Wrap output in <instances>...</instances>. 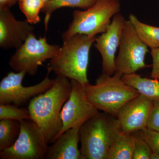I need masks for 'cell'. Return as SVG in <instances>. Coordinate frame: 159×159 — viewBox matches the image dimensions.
<instances>
[{
    "mask_svg": "<svg viewBox=\"0 0 159 159\" xmlns=\"http://www.w3.org/2000/svg\"><path fill=\"white\" fill-rule=\"evenodd\" d=\"M69 80L57 76L51 88L29 102L28 108L31 120L39 127L48 145L57 139L62 128L60 113L70 94Z\"/></svg>",
    "mask_w": 159,
    "mask_h": 159,
    "instance_id": "cell-1",
    "label": "cell"
},
{
    "mask_svg": "<svg viewBox=\"0 0 159 159\" xmlns=\"http://www.w3.org/2000/svg\"><path fill=\"white\" fill-rule=\"evenodd\" d=\"M97 36L77 34L64 42L48 70L57 76L75 80L84 85L89 83L87 70L89 54Z\"/></svg>",
    "mask_w": 159,
    "mask_h": 159,
    "instance_id": "cell-2",
    "label": "cell"
},
{
    "mask_svg": "<svg viewBox=\"0 0 159 159\" xmlns=\"http://www.w3.org/2000/svg\"><path fill=\"white\" fill-rule=\"evenodd\" d=\"M121 131L119 119L112 115L99 112L91 117L79 128L82 159H107L111 145Z\"/></svg>",
    "mask_w": 159,
    "mask_h": 159,
    "instance_id": "cell-3",
    "label": "cell"
},
{
    "mask_svg": "<svg viewBox=\"0 0 159 159\" xmlns=\"http://www.w3.org/2000/svg\"><path fill=\"white\" fill-rule=\"evenodd\" d=\"M122 74L102 73L95 84L84 85L86 96L92 104L102 112L117 117L119 110L126 102L140 93L122 79Z\"/></svg>",
    "mask_w": 159,
    "mask_h": 159,
    "instance_id": "cell-4",
    "label": "cell"
},
{
    "mask_svg": "<svg viewBox=\"0 0 159 159\" xmlns=\"http://www.w3.org/2000/svg\"><path fill=\"white\" fill-rule=\"evenodd\" d=\"M119 0H97L95 4L84 11L76 10L73 13V20L66 31L61 34L65 42L77 34L96 36L106 31L111 19L119 13Z\"/></svg>",
    "mask_w": 159,
    "mask_h": 159,
    "instance_id": "cell-5",
    "label": "cell"
},
{
    "mask_svg": "<svg viewBox=\"0 0 159 159\" xmlns=\"http://www.w3.org/2000/svg\"><path fill=\"white\" fill-rule=\"evenodd\" d=\"M60 48L59 46L49 44L45 36L37 39L34 33H31L10 57L9 66L16 72L24 71L34 76L39 67L54 58Z\"/></svg>",
    "mask_w": 159,
    "mask_h": 159,
    "instance_id": "cell-6",
    "label": "cell"
},
{
    "mask_svg": "<svg viewBox=\"0 0 159 159\" xmlns=\"http://www.w3.org/2000/svg\"><path fill=\"white\" fill-rule=\"evenodd\" d=\"M19 122L17 139L11 147L0 152V159H45L48 146L39 127L31 119Z\"/></svg>",
    "mask_w": 159,
    "mask_h": 159,
    "instance_id": "cell-7",
    "label": "cell"
},
{
    "mask_svg": "<svg viewBox=\"0 0 159 159\" xmlns=\"http://www.w3.org/2000/svg\"><path fill=\"white\" fill-rule=\"evenodd\" d=\"M148 52V47L139 37L132 23L126 20L115 60L116 72L126 75L148 67L145 63Z\"/></svg>",
    "mask_w": 159,
    "mask_h": 159,
    "instance_id": "cell-8",
    "label": "cell"
},
{
    "mask_svg": "<svg viewBox=\"0 0 159 159\" xmlns=\"http://www.w3.org/2000/svg\"><path fill=\"white\" fill-rule=\"evenodd\" d=\"M51 71L48 70L47 76L39 83L31 86L22 85L27 73L24 71L9 72L0 82V104H13L20 107L34 97L43 93L54 84V80L49 78Z\"/></svg>",
    "mask_w": 159,
    "mask_h": 159,
    "instance_id": "cell-9",
    "label": "cell"
},
{
    "mask_svg": "<svg viewBox=\"0 0 159 159\" xmlns=\"http://www.w3.org/2000/svg\"><path fill=\"white\" fill-rule=\"evenodd\" d=\"M70 83V97L61 112L62 127L58 138L70 129H79L88 119L99 112L87 98L84 85L75 80H71Z\"/></svg>",
    "mask_w": 159,
    "mask_h": 159,
    "instance_id": "cell-10",
    "label": "cell"
},
{
    "mask_svg": "<svg viewBox=\"0 0 159 159\" xmlns=\"http://www.w3.org/2000/svg\"><path fill=\"white\" fill-rule=\"evenodd\" d=\"M125 21L121 13L115 15L106 31L97 37L94 43V47L102 57V73L109 75L116 73V54L120 45Z\"/></svg>",
    "mask_w": 159,
    "mask_h": 159,
    "instance_id": "cell-11",
    "label": "cell"
},
{
    "mask_svg": "<svg viewBox=\"0 0 159 159\" xmlns=\"http://www.w3.org/2000/svg\"><path fill=\"white\" fill-rule=\"evenodd\" d=\"M153 100L140 94L121 107L117 118L123 133L135 132L147 128Z\"/></svg>",
    "mask_w": 159,
    "mask_h": 159,
    "instance_id": "cell-12",
    "label": "cell"
},
{
    "mask_svg": "<svg viewBox=\"0 0 159 159\" xmlns=\"http://www.w3.org/2000/svg\"><path fill=\"white\" fill-rule=\"evenodd\" d=\"M34 30V27L26 20H16L10 9H0L1 48H18Z\"/></svg>",
    "mask_w": 159,
    "mask_h": 159,
    "instance_id": "cell-13",
    "label": "cell"
},
{
    "mask_svg": "<svg viewBox=\"0 0 159 159\" xmlns=\"http://www.w3.org/2000/svg\"><path fill=\"white\" fill-rule=\"evenodd\" d=\"M79 142V129H70L48 146L45 159H82Z\"/></svg>",
    "mask_w": 159,
    "mask_h": 159,
    "instance_id": "cell-14",
    "label": "cell"
},
{
    "mask_svg": "<svg viewBox=\"0 0 159 159\" xmlns=\"http://www.w3.org/2000/svg\"><path fill=\"white\" fill-rule=\"evenodd\" d=\"M136 132L118 134L111 145L107 159H133Z\"/></svg>",
    "mask_w": 159,
    "mask_h": 159,
    "instance_id": "cell-15",
    "label": "cell"
},
{
    "mask_svg": "<svg viewBox=\"0 0 159 159\" xmlns=\"http://www.w3.org/2000/svg\"><path fill=\"white\" fill-rule=\"evenodd\" d=\"M122 79L128 85L152 100L159 99V80L141 77L136 73L125 74Z\"/></svg>",
    "mask_w": 159,
    "mask_h": 159,
    "instance_id": "cell-16",
    "label": "cell"
},
{
    "mask_svg": "<svg viewBox=\"0 0 159 159\" xmlns=\"http://www.w3.org/2000/svg\"><path fill=\"white\" fill-rule=\"evenodd\" d=\"M128 20L139 37L148 48L151 49L159 48V28L142 22L134 14L129 15Z\"/></svg>",
    "mask_w": 159,
    "mask_h": 159,
    "instance_id": "cell-17",
    "label": "cell"
},
{
    "mask_svg": "<svg viewBox=\"0 0 159 159\" xmlns=\"http://www.w3.org/2000/svg\"><path fill=\"white\" fill-rule=\"evenodd\" d=\"M97 0H49L46 2L41 11L45 15L44 24L45 32L48 31L51 15L57 9L62 7L79 8L87 9L96 2Z\"/></svg>",
    "mask_w": 159,
    "mask_h": 159,
    "instance_id": "cell-18",
    "label": "cell"
},
{
    "mask_svg": "<svg viewBox=\"0 0 159 159\" xmlns=\"http://www.w3.org/2000/svg\"><path fill=\"white\" fill-rule=\"evenodd\" d=\"M20 130L19 121L11 119L0 121V152L11 147L17 139Z\"/></svg>",
    "mask_w": 159,
    "mask_h": 159,
    "instance_id": "cell-19",
    "label": "cell"
},
{
    "mask_svg": "<svg viewBox=\"0 0 159 159\" xmlns=\"http://www.w3.org/2000/svg\"><path fill=\"white\" fill-rule=\"evenodd\" d=\"M18 2L20 9L28 22L31 25L39 22V13L45 4L44 0H18Z\"/></svg>",
    "mask_w": 159,
    "mask_h": 159,
    "instance_id": "cell-20",
    "label": "cell"
},
{
    "mask_svg": "<svg viewBox=\"0 0 159 159\" xmlns=\"http://www.w3.org/2000/svg\"><path fill=\"white\" fill-rule=\"evenodd\" d=\"M11 119L20 121L31 119L29 108L13 104H0V120Z\"/></svg>",
    "mask_w": 159,
    "mask_h": 159,
    "instance_id": "cell-21",
    "label": "cell"
},
{
    "mask_svg": "<svg viewBox=\"0 0 159 159\" xmlns=\"http://www.w3.org/2000/svg\"><path fill=\"white\" fill-rule=\"evenodd\" d=\"M152 152L150 146L142 137L141 131L136 132L133 159H150Z\"/></svg>",
    "mask_w": 159,
    "mask_h": 159,
    "instance_id": "cell-22",
    "label": "cell"
},
{
    "mask_svg": "<svg viewBox=\"0 0 159 159\" xmlns=\"http://www.w3.org/2000/svg\"><path fill=\"white\" fill-rule=\"evenodd\" d=\"M141 133L152 151L159 154V132L146 128L141 130Z\"/></svg>",
    "mask_w": 159,
    "mask_h": 159,
    "instance_id": "cell-23",
    "label": "cell"
},
{
    "mask_svg": "<svg viewBox=\"0 0 159 159\" xmlns=\"http://www.w3.org/2000/svg\"><path fill=\"white\" fill-rule=\"evenodd\" d=\"M147 128L159 132V99L153 100Z\"/></svg>",
    "mask_w": 159,
    "mask_h": 159,
    "instance_id": "cell-24",
    "label": "cell"
},
{
    "mask_svg": "<svg viewBox=\"0 0 159 159\" xmlns=\"http://www.w3.org/2000/svg\"><path fill=\"white\" fill-rule=\"evenodd\" d=\"M150 54L152 59L151 77L152 79L159 80V48L152 49Z\"/></svg>",
    "mask_w": 159,
    "mask_h": 159,
    "instance_id": "cell-25",
    "label": "cell"
},
{
    "mask_svg": "<svg viewBox=\"0 0 159 159\" xmlns=\"http://www.w3.org/2000/svg\"><path fill=\"white\" fill-rule=\"evenodd\" d=\"M17 2L18 0H0V9H10Z\"/></svg>",
    "mask_w": 159,
    "mask_h": 159,
    "instance_id": "cell-26",
    "label": "cell"
},
{
    "mask_svg": "<svg viewBox=\"0 0 159 159\" xmlns=\"http://www.w3.org/2000/svg\"><path fill=\"white\" fill-rule=\"evenodd\" d=\"M150 159H159V154L152 152L151 155Z\"/></svg>",
    "mask_w": 159,
    "mask_h": 159,
    "instance_id": "cell-27",
    "label": "cell"
},
{
    "mask_svg": "<svg viewBox=\"0 0 159 159\" xmlns=\"http://www.w3.org/2000/svg\"><path fill=\"white\" fill-rule=\"evenodd\" d=\"M44 1H45V3L46 2H48V1H49V0H44Z\"/></svg>",
    "mask_w": 159,
    "mask_h": 159,
    "instance_id": "cell-28",
    "label": "cell"
}]
</instances>
